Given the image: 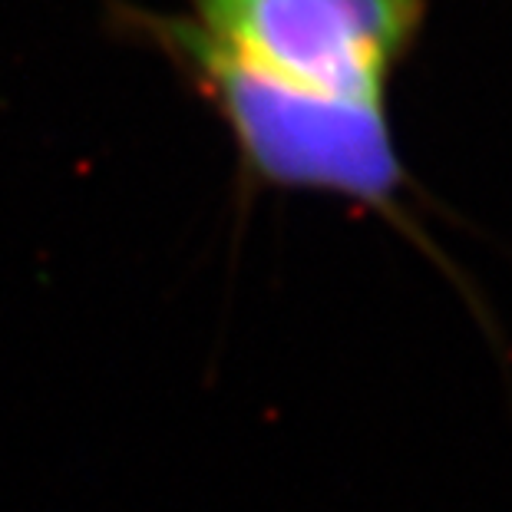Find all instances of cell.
Wrapping results in <instances>:
<instances>
[{
    "mask_svg": "<svg viewBox=\"0 0 512 512\" xmlns=\"http://www.w3.org/2000/svg\"><path fill=\"white\" fill-rule=\"evenodd\" d=\"M119 34L169 60L228 129L248 192L334 195L380 215L430 258L437 248L410 212L413 179L400 156L390 103H357L281 83L232 60L182 10L113 0Z\"/></svg>",
    "mask_w": 512,
    "mask_h": 512,
    "instance_id": "obj_1",
    "label": "cell"
},
{
    "mask_svg": "<svg viewBox=\"0 0 512 512\" xmlns=\"http://www.w3.org/2000/svg\"><path fill=\"white\" fill-rule=\"evenodd\" d=\"M182 14L232 60L281 83L390 103V83L427 24V0H185Z\"/></svg>",
    "mask_w": 512,
    "mask_h": 512,
    "instance_id": "obj_2",
    "label": "cell"
}]
</instances>
